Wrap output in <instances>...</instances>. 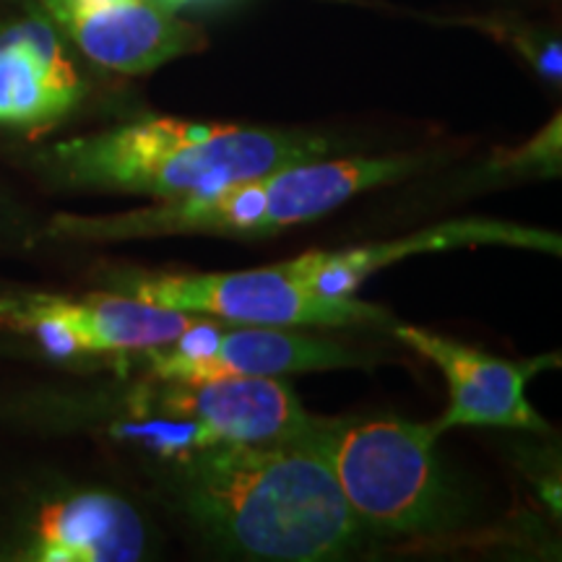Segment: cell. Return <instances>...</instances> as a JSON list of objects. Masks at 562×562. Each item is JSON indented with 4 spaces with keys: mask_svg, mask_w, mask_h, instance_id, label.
I'll return each mask as SVG.
<instances>
[{
    "mask_svg": "<svg viewBox=\"0 0 562 562\" xmlns=\"http://www.w3.org/2000/svg\"><path fill=\"white\" fill-rule=\"evenodd\" d=\"M161 490L199 531L258 560L318 562L360 542L326 461L297 440H222L165 456Z\"/></svg>",
    "mask_w": 562,
    "mask_h": 562,
    "instance_id": "1",
    "label": "cell"
},
{
    "mask_svg": "<svg viewBox=\"0 0 562 562\" xmlns=\"http://www.w3.org/2000/svg\"><path fill=\"white\" fill-rule=\"evenodd\" d=\"M328 149L326 138L307 133L140 117L55 140L34 151L30 165L45 186L60 191L178 201L321 159Z\"/></svg>",
    "mask_w": 562,
    "mask_h": 562,
    "instance_id": "2",
    "label": "cell"
},
{
    "mask_svg": "<svg viewBox=\"0 0 562 562\" xmlns=\"http://www.w3.org/2000/svg\"><path fill=\"white\" fill-rule=\"evenodd\" d=\"M427 161L412 154L396 157H341L286 165L258 178L193 199L159 201L154 206L108 216L55 214L37 240L125 243L172 235L258 237L315 222L357 193L406 180Z\"/></svg>",
    "mask_w": 562,
    "mask_h": 562,
    "instance_id": "3",
    "label": "cell"
},
{
    "mask_svg": "<svg viewBox=\"0 0 562 562\" xmlns=\"http://www.w3.org/2000/svg\"><path fill=\"white\" fill-rule=\"evenodd\" d=\"M300 440L331 469L362 531L417 537L448 529L459 518V497L430 425L396 417H315Z\"/></svg>",
    "mask_w": 562,
    "mask_h": 562,
    "instance_id": "4",
    "label": "cell"
},
{
    "mask_svg": "<svg viewBox=\"0 0 562 562\" xmlns=\"http://www.w3.org/2000/svg\"><path fill=\"white\" fill-rule=\"evenodd\" d=\"M104 290L170 307L248 326H385L393 323L383 307L351 297H328L300 284L279 266L220 273H165L110 269Z\"/></svg>",
    "mask_w": 562,
    "mask_h": 562,
    "instance_id": "5",
    "label": "cell"
},
{
    "mask_svg": "<svg viewBox=\"0 0 562 562\" xmlns=\"http://www.w3.org/2000/svg\"><path fill=\"white\" fill-rule=\"evenodd\" d=\"M203 318L128 294L97 290L81 297L32 290H0V331L37 347L47 360L136 355L178 341Z\"/></svg>",
    "mask_w": 562,
    "mask_h": 562,
    "instance_id": "6",
    "label": "cell"
},
{
    "mask_svg": "<svg viewBox=\"0 0 562 562\" xmlns=\"http://www.w3.org/2000/svg\"><path fill=\"white\" fill-rule=\"evenodd\" d=\"M146 552L144 516L108 487L47 482L0 508V560L5 562H136Z\"/></svg>",
    "mask_w": 562,
    "mask_h": 562,
    "instance_id": "7",
    "label": "cell"
},
{
    "mask_svg": "<svg viewBox=\"0 0 562 562\" xmlns=\"http://www.w3.org/2000/svg\"><path fill=\"white\" fill-rule=\"evenodd\" d=\"M159 383H209L227 378H281L290 372L362 368L364 357L334 339L284 331L281 326H232L203 318L178 341L136 351Z\"/></svg>",
    "mask_w": 562,
    "mask_h": 562,
    "instance_id": "8",
    "label": "cell"
},
{
    "mask_svg": "<svg viewBox=\"0 0 562 562\" xmlns=\"http://www.w3.org/2000/svg\"><path fill=\"white\" fill-rule=\"evenodd\" d=\"M131 417L186 419L209 446L297 440L315 417L302 409L290 383L279 378H227L209 383H161L138 389L128 398Z\"/></svg>",
    "mask_w": 562,
    "mask_h": 562,
    "instance_id": "9",
    "label": "cell"
},
{
    "mask_svg": "<svg viewBox=\"0 0 562 562\" xmlns=\"http://www.w3.org/2000/svg\"><path fill=\"white\" fill-rule=\"evenodd\" d=\"M393 334L419 357L430 360L446 378L451 402L442 417L430 425L438 438L456 427L547 432V422L526 398V383L539 370L554 368L552 362H558V355L510 362L409 323H396Z\"/></svg>",
    "mask_w": 562,
    "mask_h": 562,
    "instance_id": "10",
    "label": "cell"
},
{
    "mask_svg": "<svg viewBox=\"0 0 562 562\" xmlns=\"http://www.w3.org/2000/svg\"><path fill=\"white\" fill-rule=\"evenodd\" d=\"M37 5L91 63L123 76L151 74L206 45L201 30L159 0H37Z\"/></svg>",
    "mask_w": 562,
    "mask_h": 562,
    "instance_id": "11",
    "label": "cell"
},
{
    "mask_svg": "<svg viewBox=\"0 0 562 562\" xmlns=\"http://www.w3.org/2000/svg\"><path fill=\"white\" fill-rule=\"evenodd\" d=\"M83 97L87 81L45 13L0 24V128H55Z\"/></svg>",
    "mask_w": 562,
    "mask_h": 562,
    "instance_id": "12",
    "label": "cell"
},
{
    "mask_svg": "<svg viewBox=\"0 0 562 562\" xmlns=\"http://www.w3.org/2000/svg\"><path fill=\"white\" fill-rule=\"evenodd\" d=\"M469 245H508V248L560 252V235L497 220L446 222L383 245L305 252L294 261L281 263V269L315 292L328 294V297H347L360 286V281L368 279L370 273L381 271L383 266L404 261L406 256L469 248Z\"/></svg>",
    "mask_w": 562,
    "mask_h": 562,
    "instance_id": "13",
    "label": "cell"
},
{
    "mask_svg": "<svg viewBox=\"0 0 562 562\" xmlns=\"http://www.w3.org/2000/svg\"><path fill=\"white\" fill-rule=\"evenodd\" d=\"M19 227V220L13 216V211L9 209V203L0 199V243L9 240L11 232Z\"/></svg>",
    "mask_w": 562,
    "mask_h": 562,
    "instance_id": "14",
    "label": "cell"
},
{
    "mask_svg": "<svg viewBox=\"0 0 562 562\" xmlns=\"http://www.w3.org/2000/svg\"><path fill=\"white\" fill-rule=\"evenodd\" d=\"M159 3L167 5L170 11H180V9H186V5L195 3V0H159Z\"/></svg>",
    "mask_w": 562,
    "mask_h": 562,
    "instance_id": "15",
    "label": "cell"
}]
</instances>
